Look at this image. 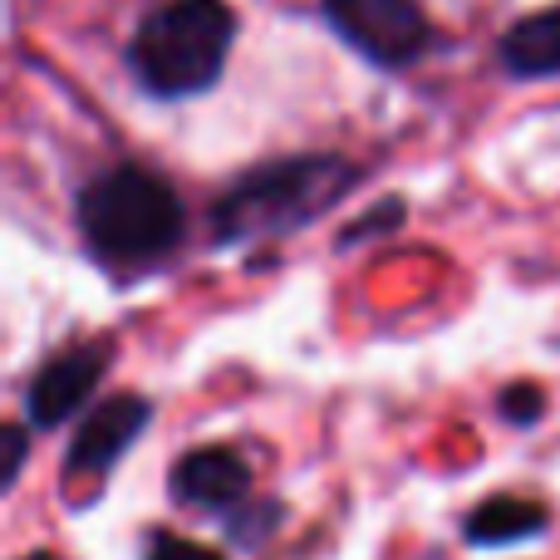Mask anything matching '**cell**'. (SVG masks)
Segmentation results:
<instances>
[{"label": "cell", "instance_id": "6da1fadb", "mask_svg": "<svg viewBox=\"0 0 560 560\" xmlns=\"http://www.w3.org/2000/svg\"><path fill=\"white\" fill-rule=\"evenodd\" d=\"M74 222L89 256L114 276H133L167 261L187 236V207L173 183L138 163H118L79 187Z\"/></svg>", "mask_w": 560, "mask_h": 560}, {"label": "cell", "instance_id": "7a4b0ae2", "mask_svg": "<svg viewBox=\"0 0 560 560\" xmlns=\"http://www.w3.org/2000/svg\"><path fill=\"white\" fill-rule=\"evenodd\" d=\"M359 183V167L339 153H295L242 173L212 207V232L222 246L276 242L315 217H325L335 202H345Z\"/></svg>", "mask_w": 560, "mask_h": 560}, {"label": "cell", "instance_id": "3957f363", "mask_svg": "<svg viewBox=\"0 0 560 560\" xmlns=\"http://www.w3.org/2000/svg\"><path fill=\"white\" fill-rule=\"evenodd\" d=\"M236 39L226 0H163L128 39V74L153 98H197L222 79Z\"/></svg>", "mask_w": 560, "mask_h": 560}, {"label": "cell", "instance_id": "277c9868", "mask_svg": "<svg viewBox=\"0 0 560 560\" xmlns=\"http://www.w3.org/2000/svg\"><path fill=\"white\" fill-rule=\"evenodd\" d=\"M319 10L329 30L378 69H408L433 45V25L418 0H325Z\"/></svg>", "mask_w": 560, "mask_h": 560}, {"label": "cell", "instance_id": "5b68a950", "mask_svg": "<svg viewBox=\"0 0 560 560\" xmlns=\"http://www.w3.org/2000/svg\"><path fill=\"white\" fill-rule=\"evenodd\" d=\"M252 487H256L252 457L236 453L232 443L192 447V453H183L173 463V472H167V492H173L177 506L217 516L222 526L242 522V516L252 512Z\"/></svg>", "mask_w": 560, "mask_h": 560}, {"label": "cell", "instance_id": "8992f818", "mask_svg": "<svg viewBox=\"0 0 560 560\" xmlns=\"http://www.w3.org/2000/svg\"><path fill=\"white\" fill-rule=\"evenodd\" d=\"M108 359H114L108 339H84V345H69L59 354H49L35 369V378L25 384V423L39 428V433L69 423L94 398L98 378L108 374Z\"/></svg>", "mask_w": 560, "mask_h": 560}, {"label": "cell", "instance_id": "52a82bcc", "mask_svg": "<svg viewBox=\"0 0 560 560\" xmlns=\"http://www.w3.org/2000/svg\"><path fill=\"white\" fill-rule=\"evenodd\" d=\"M148 423H153V404L143 394H114L104 404H94L79 418L74 438H69L65 482H74V477H84V482L108 477L128 457V447L148 433Z\"/></svg>", "mask_w": 560, "mask_h": 560}, {"label": "cell", "instance_id": "ba28073f", "mask_svg": "<svg viewBox=\"0 0 560 560\" xmlns=\"http://www.w3.org/2000/svg\"><path fill=\"white\" fill-rule=\"evenodd\" d=\"M546 526H551L546 502L516 497V492H497L467 512L463 536H467V546H477V551H502V546H516V541H536Z\"/></svg>", "mask_w": 560, "mask_h": 560}, {"label": "cell", "instance_id": "9c48e42d", "mask_svg": "<svg viewBox=\"0 0 560 560\" xmlns=\"http://www.w3.org/2000/svg\"><path fill=\"white\" fill-rule=\"evenodd\" d=\"M512 79H560V5L516 20L497 49Z\"/></svg>", "mask_w": 560, "mask_h": 560}, {"label": "cell", "instance_id": "30bf717a", "mask_svg": "<svg viewBox=\"0 0 560 560\" xmlns=\"http://www.w3.org/2000/svg\"><path fill=\"white\" fill-rule=\"evenodd\" d=\"M143 560H222L217 551H207V546L187 541V536H173V532H153L143 546Z\"/></svg>", "mask_w": 560, "mask_h": 560}, {"label": "cell", "instance_id": "8fae6325", "mask_svg": "<svg viewBox=\"0 0 560 560\" xmlns=\"http://www.w3.org/2000/svg\"><path fill=\"white\" fill-rule=\"evenodd\" d=\"M541 408H546V398H541V388L536 384H516V388H506L502 394V418L506 423H516V428H532L536 418H541Z\"/></svg>", "mask_w": 560, "mask_h": 560}, {"label": "cell", "instance_id": "7c38bea8", "mask_svg": "<svg viewBox=\"0 0 560 560\" xmlns=\"http://www.w3.org/2000/svg\"><path fill=\"white\" fill-rule=\"evenodd\" d=\"M404 222V202H378L369 217H359L354 226L345 232V246L349 242H364V236H378V226H398Z\"/></svg>", "mask_w": 560, "mask_h": 560}, {"label": "cell", "instance_id": "4fadbf2b", "mask_svg": "<svg viewBox=\"0 0 560 560\" xmlns=\"http://www.w3.org/2000/svg\"><path fill=\"white\" fill-rule=\"evenodd\" d=\"M30 453V423H10L5 428V472H0V487H15L20 467H25Z\"/></svg>", "mask_w": 560, "mask_h": 560}, {"label": "cell", "instance_id": "5bb4252c", "mask_svg": "<svg viewBox=\"0 0 560 560\" xmlns=\"http://www.w3.org/2000/svg\"><path fill=\"white\" fill-rule=\"evenodd\" d=\"M20 560H59L55 551H30V556H20Z\"/></svg>", "mask_w": 560, "mask_h": 560}]
</instances>
